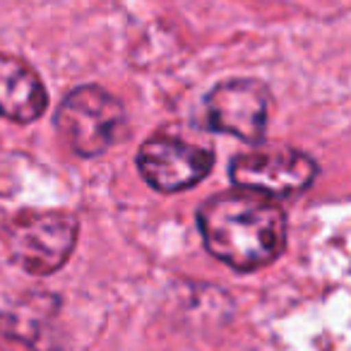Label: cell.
I'll return each instance as SVG.
<instances>
[{
  "mask_svg": "<svg viewBox=\"0 0 351 351\" xmlns=\"http://www.w3.org/2000/svg\"><path fill=\"white\" fill-rule=\"evenodd\" d=\"M205 245L239 272L274 263L287 243V217L274 200L258 193H221L197 212Z\"/></svg>",
  "mask_w": 351,
  "mask_h": 351,
  "instance_id": "obj_1",
  "label": "cell"
},
{
  "mask_svg": "<svg viewBox=\"0 0 351 351\" xmlns=\"http://www.w3.org/2000/svg\"><path fill=\"white\" fill-rule=\"evenodd\" d=\"M46 89L39 75L15 56L0 53V116L32 123L46 108Z\"/></svg>",
  "mask_w": 351,
  "mask_h": 351,
  "instance_id": "obj_7",
  "label": "cell"
},
{
  "mask_svg": "<svg viewBox=\"0 0 351 351\" xmlns=\"http://www.w3.org/2000/svg\"><path fill=\"white\" fill-rule=\"evenodd\" d=\"M56 128L77 156H99L128 135V116L113 94L87 84L63 99Z\"/></svg>",
  "mask_w": 351,
  "mask_h": 351,
  "instance_id": "obj_3",
  "label": "cell"
},
{
  "mask_svg": "<svg viewBox=\"0 0 351 351\" xmlns=\"http://www.w3.org/2000/svg\"><path fill=\"white\" fill-rule=\"evenodd\" d=\"M229 173L239 188L274 200L298 195L311 188L317 176V164L298 149L265 147L236 156L229 166Z\"/></svg>",
  "mask_w": 351,
  "mask_h": 351,
  "instance_id": "obj_4",
  "label": "cell"
},
{
  "mask_svg": "<svg viewBox=\"0 0 351 351\" xmlns=\"http://www.w3.org/2000/svg\"><path fill=\"white\" fill-rule=\"evenodd\" d=\"M272 97L258 80L221 82L205 99V123L217 132H229L243 142H260L267 130Z\"/></svg>",
  "mask_w": 351,
  "mask_h": 351,
  "instance_id": "obj_5",
  "label": "cell"
},
{
  "mask_svg": "<svg viewBox=\"0 0 351 351\" xmlns=\"http://www.w3.org/2000/svg\"><path fill=\"white\" fill-rule=\"evenodd\" d=\"M215 156L207 147L181 137L154 135L137 152V169L161 193H178L195 186L212 171Z\"/></svg>",
  "mask_w": 351,
  "mask_h": 351,
  "instance_id": "obj_6",
  "label": "cell"
},
{
  "mask_svg": "<svg viewBox=\"0 0 351 351\" xmlns=\"http://www.w3.org/2000/svg\"><path fill=\"white\" fill-rule=\"evenodd\" d=\"M77 217L70 212L22 210L3 231L5 253L29 274H53L68 263L77 243Z\"/></svg>",
  "mask_w": 351,
  "mask_h": 351,
  "instance_id": "obj_2",
  "label": "cell"
}]
</instances>
